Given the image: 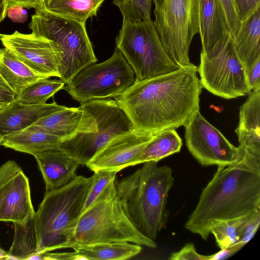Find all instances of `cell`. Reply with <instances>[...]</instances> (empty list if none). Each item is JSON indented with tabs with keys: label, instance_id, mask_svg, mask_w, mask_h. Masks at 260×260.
<instances>
[{
	"label": "cell",
	"instance_id": "1",
	"mask_svg": "<svg viewBox=\"0 0 260 260\" xmlns=\"http://www.w3.org/2000/svg\"><path fill=\"white\" fill-rule=\"evenodd\" d=\"M191 63L170 73L136 81L114 98L135 129L156 134L184 126L200 109L202 86Z\"/></svg>",
	"mask_w": 260,
	"mask_h": 260
},
{
	"label": "cell",
	"instance_id": "2",
	"mask_svg": "<svg viewBox=\"0 0 260 260\" xmlns=\"http://www.w3.org/2000/svg\"><path fill=\"white\" fill-rule=\"evenodd\" d=\"M241 149L236 161L218 166L185 224L204 240L219 223L260 210V154Z\"/></svg>",
	"mask_w": 260,
	"mask_h": 260
},
{
	"label": "cell",
	"instance_id": "3",
	"mask_svg": "<svg viewBox=\"0 0 260 260\" xmlns=\"http://www.w3.org/2000/svg\"><path fill=\"white\" fill-rule=\"evenodd\" d=\"M174 178L171 167L148 161L133 174L116 180L117 196L136 228L155 240L166 225L167 204Z\"/></svg>",
	"mask_w": 260,
	"mask_h": 260
},
{
	"label": "cell",
	"instance_id": "4",
	"mask_svg": "<svg viewBox=\"0 0 260 260\" xmlns=\"http://www.w3.org/2000/svg\"><path fill=\"white\" fill-rule=\"evenodd\" d=\"M92 179V176H77L69 183L45 192L35 214L40 253L74 247L75 231Z\"/></svg>",
	"mask_w": 260,
	"mask_h": 260
},
{
	"label": "cell",
	"instance_id": "5",
	"mask_svg": "<svg viewBox=\"0 0 260 260\" xmlns=\"http://www.w3.org/2000/svg\"><path fill=\"white\" fill-rule=\"evenodd\" d=\"M116 180H111L80 215L74 234V247L128 242L156 248L155 241L143 235L128 216L117 196Z\"/></svg>",
	"mask_w": 260,
	"mask_h": 260
},
{
	"label": "cell",
	"instance_id": "6",
	"mask_svg": "<svg viewBox=\"0 0 260 260\" xmlns=\"http://www.w3.org/2000/svg\"><path fill=\"white\" fill-rule=\"evenodd\" d=\"M82 116L76 132L63 140L60 150L86 165L117 136L135 129L115 100L96 99L81 104Z\"/></svg>",
	"mask_w": 260,
	"mask_h": 260
},
{
	"label": "cell",
	"instance_id": "7",
	"mask_svg": "<svg viewBox=\"0 0 260 260\" xmlns=\"http://www.w3.org/2000/svg\"><path fill=\"white\" fill-rule=\"evenodd\" d=\"M29 28L32 34L52 41L57 50L60 80L69 84L82 70L95 63L85 23L35 11Z\"/></svg>",
	"mask_w": 260,
	"mask_h": 260
},
{
	"label": "cell",
	"instance_id": "8",
	"mask_svg": "<svg viewBox=\"0 0 260 260\" xmlns=\"http://www.w3.org/2000/svg\"><path fill=\"white\" fill-rule=\"evenodd\" d=\"M115 42L116 49L132 67L136 81L164 75L179 67L167 54L151 19L123 20Z\"/></svg>",
	"mask_w": 260,
	"mask_h": 260
},
{
	"label": "cell",
	"instance_id": "9",
	"mask_svg": "<svg viewBox=\"0 0 260 260\" xmlns=\"http://www.w3.org/2000/svg\"><path fill=\"white\" fill-rule=\"evenodd\" d=\"M135 79L132 67L116 49L106 61L91 64L82 70L63 89L82 104L117 97L132 86Z\"/></svg>",
	"mask_w": 260,
	"mask_h": 260
},
{
	"label": "cell",
	"instance_id": "10",
	"mask_svg": "<svg viewBox=\"0 0 260 260\" xmlns=\"http://www.w3.org/2000/svg\"><path fill=\"white\" fill-rule=\"evenodd\" d=\"M154 14V26L170 58L178 67L190 64V44L199 33V0H164Z\"/></svg>",
	"mask_w": 260,
	"mask_h": 260
},
{
	"label": "cell",
	"instance_id": "11",
	"mask_svg": "<svg viewBox=\"0 0 260 260\" xmlns=\"http://www.w3.org/2000/svg\"><path fill=\"white\" fill-rule=\"evenodd\" d=\"M197 72L202 87L218 96L232 99L251 92L245 69L236 53L231 36L211 56L201 53Z\"/></svg>",
	"mask_w": 260,
	"mask_h": 260
},
{
	"label": "cell",
	"instance_id": "12",
	"mask_svg": "<svg viewBox=\"0 0 260 260\" xmlns=\"http://www.w3.org/2000/svg\"><path fill=\"white\" fill-rule=\"evenodd\" d=\"M185 127L186 146L202 166H227L236 161L242 150L236 147L197 110Z\"/></svg>",
	"mask_w": 260,
	"mask_h": 260
},
{
	"label": "cell",
	"instance_id": "13",
	"mask_svg": "<svg viewBox=\"0 0 260 260\" xmlns=\"http://www.w3.org/2000/svg\"><path fill=\"white\" fill-rule=\"evenodd\" d=\"M3 46L38 74L47 78H60L57 50L54 43L45 38L15 31L0 34Z\"/></svg>",
	"mask_w": 260,
	"mask_h": 260
},
{
	"label": "cell",
	"instance_id": "14",
	"mask_svg": "<svg viewBox=\"0 0 260 260\" xmlns=\"http://www.w3.org/2000/svg\"><path fill=\"white\" fill-rule=\"evenodd\" d=\"M155 134L134 129L119 135L101 149L86 166L90 170L119 172L133 166Z\"/></svg>",
	"mask_w": 260,
	"mask_h": 260
},
{
	"label": "cell",
	"instance_id": "15",
	"mask_svg": "<svg viewBox=\"0 0 260 260\" xmlns=\"http://www.w3.org/2000/svg\"><path fill=\"white\" fill-rule=\"evenodd\" d=\"M199 34L201 53L210 56L231 36L224 11L219 0H199Z\"/></svg>",
	"mask_w": 260,
	"mask_h": 260
},
{
	"label": "cell",
	"instance_id": "16",
	"mask_svg": "<svg viewBox=\"0 0 260 260\" xmlns=\"http://www.w3.org/2000/svg\"><path fill=\"white\" fill-rule=\"evenodd\" d=\"M35 214L29 179L21 170L0 187V221H22Z\"/></svg>",
	"mask_w": 260,
	"mask_h": 260
},
{
	"label": "cell",
	"instance_id": "17",
	"mask_svg": "<svg viewBox=\"0 0 260 260\" xmlns=\"http://www.w3.org/2000/svg\"><path fill=\"white\" fill-rule=\"evenodd\" d=\"M66 106L55 102L37 105L24 104L15 98L5 107L0 109V135L6 136L22 131L39 119Z\"/></svg>",
	"mask_w": 260,
	"mask_h": 260
},
{
	"label": "cell",
	"instance_id": "18",
	"mask_svg": "<svg viewBox=\"0 0 260 260\" xmlns=\"http://www.w3.org/2000/svg\"><path fill=\"white\" fill-rule=\"evenodd\" d=\"M43 176L46 191L60 187L77 177L81 165L60 149L48 150L34 155Z\"/></svg>",
	"mask_w": 260,
	"mask_h": 260
},
{
	"label": "cell",
	"instance_id": "19",
	"mask_svg": "<svg viewBox=\"0 0 260 260\" xmlns=\"http://www.w3.org/2000/svg\"><path fill=\"white\" fill-rule=\"evenodd\" d=\"M240 107L235 133L241 148L260 154V90L252 91Z\"/></svg>",
	"mask_w": 260,
	"mask_h": 260
},
{
	"label": "cell",
	"instance_id": "20",
	"mask_svg": "<svg viewBox=\"0 0 260 260\" xmlns=\"http://www.w3.org/2000/svg\"><path fill=\"white\" fill-rule=\"evenodd\" d=\"M260 6L241 22L233 38L236 53L246 73L260 59Z\"/></svg>",
	"mask_w": 260,
	"mask_h": 260
},
{
	"label": "cell",
	"instance_id": "21",
	"mask_svg": "<svg viewBox=\"0 0 260 260\" xmlns=\"http://www.w3.org/2000/svg\"><path fill=\"white\" fill-rule=\"evenodd\" d=\"M0 75L16 96L30 84L47 78L35 72L5 47L0 48Z\"/></svg>",
	"mask_w": 260,
	"mask_h": 260
},
{
	"label": "cell",
	"instance_id": "22",
	"mask_svg": "<svg viewBox=\"0 0 260 260\" xmlns=\"http://www.w3.org/2000/svg\"><path fill=\"white\" fill-rule=\"evenodd\" d=\"M62 141L56 136L25 128L4 136L2 146L34 156L48 150L59 149Z\"/></svg>",
	"mask_w": 260,
	"mask_h": 260
},
{
	"label": "cell",
	"instance_id": "23",
	"mask_svg": "<svg viewBox=\"0 0 260 260\" xmlns=\"http://www.w3.org/2000/svg\"><path fill=\"white\" fill-rule=\"evenodd\" d=\"M81 116L82 110L80 107H65L39 119L26 128L49 133L60 138L63 141L76 132Z\"/></svg>",
	"mask_w": 260,
	"mask_h": 260
},
{
	"label": "cell",
	"instance_id": "24",
	"mask_svg": "<svg viewBox=\"0 0 260 260\" xmlns=\"http://www.w3.org/2000/svg\"><path fill=\"white\" fill-rule=\"evenodd\" d=\"M105 0H43L46 12L60 17L85 23L96 16Z\"/></svg>",
	"mask_w": 260,
	"mask_h": 260
},
{
	"label": "cell",
	"instance_id": "25",
	"mask_svg": "<svg viewBox=\"0 0 260 260\" xmlns=\"http://www.w3.org/2000/svg\"><path fill=\"white\" fill-rule=\"evenodd\" d=\"M13 223V241L7 251L9 259H31L40 253L35 215L25 220Z\"/></svg>",
	"mask_w": 260,
	"mask_h": 260
},
{
	"label": "cell",
	"instance_id": "26",
	"mask_svg": "<svg viewBox=\"0 0 260 260\" xmlns=\"http://www.w3.org/2000/svg\"><path fill=\"white\" fill-rule=\"evenodd\" d=\"M73 249L87 260H124L140 253L142 248L140 245L128 242H115L78 245Z\"/></svg>",
	"mask_w": 260,
	"mask_h": 260
},
{
	"label": "cell",
	"instance_id": "27",
	"mask_svg": "<svg viewBox=\"0 0 260 260\" xmlns=\"http://www.w3.org/2000/svg\"><path fill=\"white\" fill-rule=\"evenodd\" d=\"M182 141L175 129H169L155 135L134 161L133 166L156 161L180 151Z\"/></svg>",
	"mask_w": 260,
	"mask_h": 260
},
{
	"label": "cell",
	"instance_id": "28",
	"mask_svg": "<svg viewBox=\"0 0 260 260\" xmlns=\"http://www.w3.org/2000/svg\"><path fill=\"white\" fill-rule=\"evenodd\" d=\"M64 85L60 79H41L28 85L15 98L24 104H45L55 93L63 89Z\"/></svg>",
	"mask_w": 260,
	"mask_h": 260
},
{
	"label": "cell",
	"instance_id": "29",
	"mask_svg": "<svg viewBox=\"0 0 260 260\" xmlns=\"http://www.w3.org/2000/svg\"><path fill=\"white\" fill-rule=\"evenodd\" d=\"M245 216L228 220L213 227L210 230L220 249L238 244L240 239V227Z\"/></svg>",
	"mask_w": 260,
	"mask_h": 260
},
{
	"label": "cell",
	"instance_id": "30",
	"mask_svg": "<svg viewBox=\"0 0 260 260\" xmlns=\"http://www.w3.org/2000/svg\"><path fill=\"white\" fill-rule=\"evenodd\" d=\"M152 0H114L124 21L140 22L151 20Z\"/></svg>",
	"mask_w": 260,
	"mask_h": 260
},
{
	"label": "cell",
	"instance_id": "31",
	"mask_svg": "<svg viewBox=\"0 0 260 260\" xmlns=\"http://www.w3.org/2000/svg\"><path fill=\"white\" fill-rule=\"evenodd\" d=\"M117 173L116 171L107 170H99L94 172L92 175V181L87 193L82 213L94 202L107 184L111 180L116 178Z\"/></svg>",
	"mask_w": 260,
	"mask_h": 260
},
{
	"label": "cell",
	"instance_id": "32",
	"mask_svg": "<svg viewBox=\"0 0 260 260\" xmlns=\"http://www.w3.org/2000/svg\"><path fill=\"white\" fill-rule=\"evenodd\" d=\"M260 224V210L245 217L240 230L239 244L244 246L253 237Z\"/></svg>",
	"mask_w": 260,
	"mask_h": 260
},
{
	"label": "cell",
	"instance_id": "33",
	"mask_svg": "<svg viewBox=\"0 0 260 260\" xmlns=\"http://www.w3.org/2000/svg\"><path fill=\"white\" fill-rule=\"evenodd\" d=\"M228 23L230 34L233 38L238 32L241 20L238 16L235 0H219Z\"/></svg>",
	"mask_w": 260,
	"mask_h": 260
},
{
	"label": "cell",
	"instance_id": "34",
	"mask_svg": "<svg viewBox=\"0 0 260 260\" xmlns=\"http://www.w3.org/2000/svg\"><path fill=\"white\" fill-rule=\"evenodd\" d=\"M170 260H208V255L199 254L192 243L186 244L180 250L172 253Z\"/></svg>",
	"mask_w": 260,
	"mask_h": 260
},
{
	"label": "cell",
	"instance_id": "35",
	"mask_svg": "<svg viewBox=\"0 0 260 260\" xmlns=\"http://www.w3.org/2000/svg\"><path fill=\"white\" fill-rule=\"evenodd\" d=\"M32 259L43 260H87L82 255L74 251L73 252H45L34 256Z\"/></svg>",
	"mask_w": 260,
	"mask_h": 260
},
{
	"label": "cell",
	"instance_id": "36",
	"mask_svg": "<svg viewBox=\"0 0 260 260\" xmlns=\"http://www.w3.org/2000/svg\"><path fill=\"white\" fill-rule=\"evenodd\" d=\"M238 16L241 21L247 18L258 6L260 0H235Z\"/></svg>",
	"mask_w": 260,
	"mask_h": 260
},
{
	"label": "cell",
	"instance_id": "37",
	"mask_svg": "<svg viewBox=\"0 0 260 260\" xmlns=\"http://www.w3.org/2000/svg\"><path fill=\"white\" fill-rule=\"evenodd\" d=\"M21 170V168L14 160H9L3 164L0 167V187Z\"/></svg>",
	"mask_w": 260,
	"mask_h": 260
},
{
	"label": "cell",
	"instance_id": "38",
	"mask_svg": "<svg viewBox=\"0 0 260 260\" xmlns=\"http://www.w3.org/2000/svg\"><path fill=\"white\" fill-rule=\"evenodd\" d=\"M246 80L251 91L260 90V59L246 73Z\"/></svg>",
	"mask_w": 260,
	"mask_h": 260
},
{
	"label": "cell",
	"instance_id": "39",
	"mask_svg": "<svg viewBox=\"0 0 260 260\" xmlns=\"http://www.w3.org/2000/svg\"><path fill=\"white\" fill-rule=\"evenodd\" d=\"M6 16L13 22L23 23L26 21L28 14L24 8L18 5L8 8Z\"/></svg>",
	"mask_w": 260,
	"mask_h": 260
},
{
	"label": "cell",
	"instance_id": "40",
	"mask_svg": "<svg viewBox=\"0 0 260 260\" xmlns=\"http://www.w3.org/2000/svg\"><path fill=\"white\" fill-rule=\"evenodd\" d=\"M16 94L0 75V108L13 101Z\"/></svg>",
	"mask_w": 260,
	"mask_h": 260
},
{
	"label": "cell",
	"instance_id": "41",
	"mask_svg": "<svg viewBox=\"0 0 260 260\" xmlns=\"http://www.w3.org/2000/svg\"><path fill=\"white\" fill-rule=\"evenodd\" d=\"M7 9L13 6H20L24 8H34L35 11L44 10L43 0H6Z\"/></svg>",
	"mask_w": 260,
	"mask_h": 260
},
{
	"label": "cell",
	"instance_id": "42",
	"mask_svg": "<svg viewBox=\"0 0 260 260\" xmlns=\"http://www.w3.org/2000/svg\"><path fill=\"white\" fill-rule=\"evenodd\" d=\"M244 247L238 244L226 249H220L218 252L208 255V260H221L226 259L232 256Z\"/></svg>",
	"mask_w": 260,
	"mask_h": 260
},
{
	"label": "cell",
	"instance_id": "43",
	"mask_svg": "<svg viewBox=\"0 0 260 260\" xmlns=\"http://www.w3.org/2000/svg\"><path fill=\"white\" fill-rule=\"evenodd\" d=\"M7 4L6 0H0V23L6 16Z\"/></svg>",
	"mask_w": 260,
	"mask_h": 260
},
{
	"label": "cell",
	"instance_id": "44",
	"mask_svg": "<svg viewBox=\"0 0 260 260\" xmlns=\"http://www.w3.org/2000/svg\"><path fill=\"white\" fill-rule=\"evenodd\" d=\"M0 259H9L8 252L0 247Z\"/></svg>",
	"mask_w": 260,
	"mask_h": 260
},
{
	"label": "cell",
	"instance_id": "45",
	"mask_svg": "<svg viewBox=\"0 0 260 260\" xmlns=\"http://www.w3.org/2000/svg\"><path fill=\"white\" fill-rule=\"evenodd\" d=\"M164 0H152L153 3L155 5V9H159L162 4Z\"/></svg>",
	"mask_w": 260,
	"mask_h": 260
},
{
	"label": "cell",
	"instance_id": "46",
	"mask_svg": "<svg viewBox=\"0 0 260 260\" xmlns=\"http://www.w3.org/2000/svg\"><path fill=\"white\" fill-rule=\"evenodd\" d=\"M4 136L0 135V146H2L3 142L4 141Z\"/></svg>",
	"mask_w": 260,
	"mask_h": 260
},
{
	"label": "cell",
	"instance_id": "47",
	"mask_svg": "<svg viewBox=\"0 0 260 260\" xmlns=\"http://www.w3.org/2000/svg\"><path fill=\"white\" fill-rule=\"evenodd\" d=\"M1 109V108H0Z\"/></svg>",
	"mask_w": 260,
	"mask_h": 260
}]
</instances>
